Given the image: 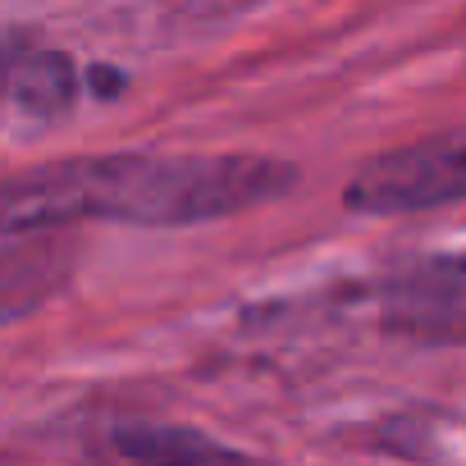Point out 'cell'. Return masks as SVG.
I'll return each mask as SVG.
<instances>
[{"mask_svg": "<svg viewBox=\"0 0 466 466\" xmlns=\"http://www.w3.org/2000/svg\"><path fill=\"white\" fill-rule=\"evenodd\" d=\"M461 192H466L461 133H439L366 160L348 178L343 206L352 215H407V210L457 206Z\"/></svg>", "mask_w": 466, "mask_h": 466, "instance_id": "7a4b0ae2", "label": "cell"}, {"mask_svg": "<svg viewBox=\"0 0 466 466\" xmlns=\"http://www.w3.org/2000/svg\"><path fill=\"white\" fill-rule=\"evenodd\" d=\"M10 92L19 96V106L37 119H56L74 106L78 96V69L69 56L60 51H42L28 42V51L19 56V69H15V83Z\"/></svg>", "mask_w": 466, "mask_h": 466, "instance_id": "5b68a950", "label": "cell"}, {"mask_svg": "<svg viewBox=\"0 0 466 466\" xmlns=\"http://www.w3.org/2000/svg\"><path fill=\"white\" fill-rule=\"evenodd\" d=\"M384 329L420 339V343H461V320H466V275L461 257H430L407 270H398L384 293Z\"/></svg>", "mask_w": 466, "mask_h": 466, "instance_id": "3957f363", "label": "cell"}, {"mask_svg": "<svg viewBox=\"0 0 466 466\" xmlns=\"http://www.w3.org/2000/svg\"><path fill=\"white\" fill-rule=\"evenodd\" d=\"M65 279V252L46 233H10L0 238V325L19 320L46 302Z\"/></svg>", "mask_w": 466, "mask_h": 466, "instance_id": "277c9868", "label": "cell"}, {"mask_svg": "<svg viewBox=\"0 0 466 466\" xmlns=\"http://www.w3.org/2000/svg\"><path fill=\"white\" fill-rule=\"evenodd\" d=\"M298 165L257 151H119L24 169L0 183V238L83 219L183 228L293 192Z\"/></svg>", "mask_w": 466, "mask_h": 466, "instance_id": "6da1fadb", "label": "cell"}, {"mask_svg": "<svg viewBox=\"0 0 466 466\" xmlns=\"http://www.w3.org/2000/svg\"><path fill=\"white\" fill-rule=\"evenodd\" d=\"M110 452L124 461H210L238 457V448H224L187 425H119L110 430Z\"/></svg>", "mask_w": 466, "mask_h": 466, "instance_id": "8992f818", "label": "cell"}, {"mask_svg": "<svg viewBox=\"0 0 466 466\" xmlns=\"http://www.w3.org/2000/svg\"><path fill=\"white\" fill-rule=\"evenodd\" d=\"M28 33H5L0 37V96L10 92V83H15V69H19V56L28 51Z\"/></svg>", "mask_w": 466, "mask_h": 466, "instance_id": "52a82bcc", "label": "cell"}]
</instances>
